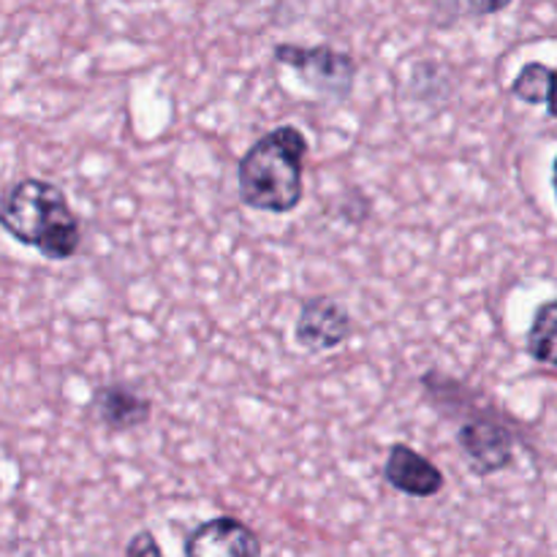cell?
<instances>
[{"label":"cell","instance_id":"1","mask_svg":"<svg viewBox=\"0 0 557 557\" xmlns=\"http://www.w3.org/2000/svg\"><path fill=\"white\" fill-rule=\"evenodd\" d=\"M308 139L297 125H277L237 161L239 199L250 210L288 215L305 199Z\"/></svg>","mask_w":557,"mask_h":557},{"label":"cell","instance_id":"2","mask_svg":"<svg viewBox=\"0 0 557 557\" xmlns=\"http://www.w3.org/2000/svg\"><path fill=\"white\" fill-rule=\"evenodd\" d=\"M0 223L9 237L49 261L74 259L82 248L79 218L63 188L49 180L25 177L11 185L0 201Z\"/></svg>","mask_w":557,"mask_h":557},{"label":"cell","instance_id":"3","mask_svg":"<svg viewBox=\"0 0 557 557\" xmlns=\"http://www.w3.org/2000/svg\"><path fill=\"white\" fill-rule=\"evenodd\" d=\"M281 65H288L308 90L326 98H346L357 79V60L335 47H299V44H275L272 49Z\"/></svg>","mask_w":557,"mask_h":557},{"label":"cell","instance_id":"4","mask_svg":"<svg viewBox=\"0 0 557 557\" xmlns=\"http://www.w3.org/2000/svg\"><path fill=\"white\" fill-rule=\"evenodd\" d=\"M515 430L495 413V408L473 413L462 419L457 430V446L466 457L468 468L476 476H493V473L506 471L515 460Z\"/></svg>","mask_w":557,"mask_h":557},{"label":"cell","instance_id":"5","mask_svg":"<svg viewBox=\"0 0 557 557\" xmlns=\"http://www.w3.org/2000/svg\"><path fill=\"white\" fill-rule=\"evenodd\" d=\"M354 319L337 299L310 297L299 308L297 324H294V341L310 354H326L341 348L351 337Z\"/></svg>","mask_w":557,"mask_h":557},{"label":"cell","instance_id":"6","mask_svg":"<svg viewBox=\"0 0 557 557\" xmlns=\"http://www.w3.org/2000/svg\"><path fill=\"white\" fill-rule=\"evenodd\" d=\"M384 482L408 498H435L446 487V476L430 457L408 444H392L384 460Z\"/></svg>","mask_w":557,"mask_h":557},{"label":"cell","instance_id":"7","mask_svg":"<svg viewBox=\"0 0 557 557\" xmlns=\"http://www.w3.org/2000/svg\"><path fill=\"white\" fill-rule=\"evenodd\" d=\"M183 553L188 557H253L261 555V542L237 517H212L185 539Z\"/></svg>","mask_w":557,"mask_h":557},{"label":"cell","instance_id":"8","mask_svg":"<svg viewBox=\"0 0 557 557\" xmlns=\"http://www.w3.org/2000/svg\"><path fill=\"white\" fill-rule=\"evenodd\" d=\"M90 411L98 422L112 433H125V430L141 428L150 422L152 403L141 392H136L128 384H101L92 392Z\"/></svg>","mask_w":557,"mask_h":557},{"label":"cell","instance_id":"9","mask_svg":"<svg viewBox=\"0 0 557 557\" xmlns=\"http://www.w3.org/2000/svg\"><path fill=\"white\" fill-rule=\"evenodd\" d=\"M422 389L424 395L430 397V403H433V408H438V411H444L446 417H473V413L484 411L482 406H473L476 403V392L468 389L462 381H455L449 379V375L438 373V370H428V373L422 375Z\"/></svg>","mask_w":557,"mask_h":557},{"label":"cell","instance_id":"10","mask_svg":"<svg viewBox=\"0 0 557 557\" xmlns=\"http://www.w3.org/2000/svg\"><path fill=\"white\" fill-rule=\"evenodd\" d=\"M525 348L539 364L557 368V297L539 305L525 335Z\"/></svg>","mask_w":557,"mask_h":557},{"label":"cell","instance_id":"11","mask_svg":"<svg viewBox=\"0 0 557 557\" xmlns=\"http://www.w3.org/2000/svg\"><path fill=\"white\" fill-rule=\"evenodd\" d=\"M553 76L555 69L539 63V60H531V63L522 65L517 79L511 82V92L520 101H525L528 107H542V103H547L549 90H553Z\"/></svg>","mask_w":557,"mask_h":557},{"label":"cell","instance_id":"12","mask_svg":"<svg viewBox=\"0 0 557 557\" xmlns=\"http://www.w3.org/2000/svg\"><path fill=\"white\" fill-rule=\"evenodd\" d=\"M511 3H515V0H457V5H460L462 14H468V16L500 14V11L509 9Z\"/></svg>","mask_w":557,"mask_h":557},{"label":"cell","instance_id":"13","mask_svg":"<svg viewBox=\"0 0 557 557\" xmlns=\"http://www.w3.org/2000/svg\"><path fill=\"white\" fill-rule=\"evenodd\" d=\"M125 555H163V549L150 531H141L125 544Z\"/></svg>","mask_w":557,"mask_h":557},{"label":"cell","instance_id":"14","mask_svg":"<svg viewBox=\"0 0 557 557\" xmlns=\"http://www.w3.org/2000/svg\"><path fill=\"white\" fill-rule=\"evenodd\" d=\"M547 112H549V117L557 120V69L553 76V90H549V98H547Z\"/></svg>","mask_w":557,"mask_h":557},{"label":"cell","instance_id":"15","mask_svg":"<svg viewBox=\"0 0 557 557\" xmlns=\"http://www.w3.org/2000/svg\"><path fill=\"white\" fill-rule=\"evenodd\" d=\"M553 190H555V199H557V158L553 163Z\"/></svg>","mask_w":557,"mask_h":557}]
</instances>
